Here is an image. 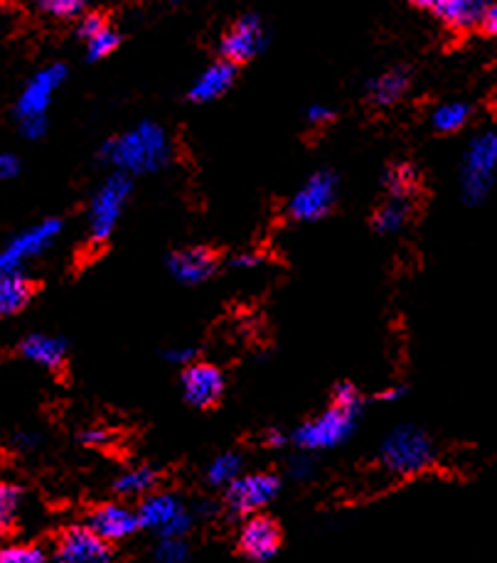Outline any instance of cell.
<instances>
[{
	"label": "cell",
	"instance_id": "1",
	"mask_svg": "<svg viewBox=\"0 0 497 563\" xmlns=\"http://www.w3.org/2000/svg\"><path fill=\"white\" fill-rule=\"evenodd\" d=\"M362 413V396L352 387V384L343 382L333 389V399L325 411H320L313 419L300 423L294 431L291 441L303 453H320L330 451L345 443L347 438L355 433L357 421Z\"/></svg>",
	"mask_w": 497,
	"mask_h": 563
},
{
	"label": "cell",
	"instance_id": "2",
	"mask_svg": "<svg viewBox=\"0 0 497 563\" xmlns=\"http://www.w3.org/2000/svg\"><path fill=\"white\" fill-rule=\"evenodd\" d=\"M103 158L123 175H151L173 161V141L168 131L153 121L119 133L103 145Z\"/></svg>",
	"mask_w": 497,
	"mask_h": 563
},
{
	"label": "cell",
	"instance_id": "3",
	"mask_svg": "<svg viewBox=\"0 0 497 563\" xmlns=\"http://www.w3.org/2000/svg\"><path fill=\"white\" fill-rule=\"evenodd\" d=\"M437 461V445L427 431L417 426H397L379 445V463L387 473L397 477H409L423 473Z\"/></svg>",
	"mask_w": 497,
	"mask_h": 563
},
{
	"label": "cell",
	"instance_id": "4",
	"mask_svg": "<svg viewBox=\"0 0 497 563\" xmlns=\"http://www.w3.org/2000/svg\"><path fill=\"white\" fill-rule=\"evenodd\" d=\"M131 190H133L131 177L123 173H111L107 180L99 185V190L95 192V197H91L89 217H87L91 242L101 244L117 232L123 210H126Z\"/></svg>",
	"mask_w": 497,
	"mask_h": 563
},
{
	"label": "cell",
	"instance_id": "5",
	"mask_svg": "<svg viewBox=\"0 0 497 563\" xmlns=\"http://www.w3.org/2000/svg\"><path fill=\"white\" fill-rule=\"evenodd\" d=\"M497 170V135L483 133L471 143L463 158L461 170V190L465 202L478 205L488 197Z\"/></svg>",
	"mask_w": 497,
	"mask_h": 563
},
{
	"label": "cell",
	"instance_id": "6",
	"mask_svg": "<svg viewBox=\"0 0 497 563\" xmlns=\"http://www.w3.org/2000/svg\"><path fill=\"white\" fill-rule=\"evenodd\" d=\"M139 521L141 529L153 531L155 537H183L192 529V515L190 509L183 505L178 495L170 493H155L146 495L139 505Z\"/></svg>",
	"mask_w": 497,
	"mask_h": 563
},
{
	"label": "cell",
	"instance_id": "7",
	"mask_svg": "<svg viewBox=\"0 0 497 563\" xmlns=\"http://www.w3.org/2000/svg\"><path fill=\"white\" fill-rule=\"evenodd\" d=\"M281 495V479L272 473H242L230 487H224V499L230 512L252 517L266 509Z\"/></svg>",
	"mask_w": 497,
	"mask_h": 563
},
{
	"label": "cell",
	"instance_id": "8",
	"mask_svg": "<svg viewBox=\"0 0 497 563\" xmlns=\"http://www.w3.org/2000/svg\"><path fill=\"white\" fill-rule=\"evenodd\" d=\"M338 197V180L333 173L320 170L308 177L288 200V217L296 222H318L333 210Z\"/></svg>",
	"mask_w": 497,
	"mask_h": 563
},
{
	"label": "cell",
	"instance_id": "9",
	"mask_svg": "<svg viewBox=\"0 0 497 563\" xmlns=\"http://www.w3.org/2000/svg\"><path fill=\"white\" fill-rule=\"evenodd\" d=\"M62 232L59 219H45L35 227L25 229L18 234L3 252H0V274H10V271H20L30 258H37L43 252L57 242Z\"/></svg>",
	"mask_w": 497,
	"mask_h": 563
},
{
	"label": "cell",
	"instance_id": "10",
	"mask_svg": "<svg viewBox=\"0 0 497 563\" xmlns=\"http://www.w3.org/2000/svg\"><path fill=\"white\" fill-rule=\"evenodd\" d=\"M55 563H113V544L91 527H69L55 544Z\"/></svg>",
	"mask_w": 497,
	"mask_h": 563
},
{
	"label": "cell",
	"instance_id": "11",
	"mask_svg": "<svg viewBox=\"0 0 497 563\" xmlns=\"http://www.w3.org/2000/svg\"><path fill=\"white\" fill-rule=\"evenodd\" d=\"M180 389L185 401L195 406V409H212L227 389L224 372L212 362L195 360L188 367H183Z\"/></svg>",
	"mask_w": 497,
	"mask_h": 563
},
{
	"label": "cell",
	"instance_id": "12",
	"mask_svg": "<svg viewBox=\"0 0 497 563\" xmlns=\"http://www.w3.org/2000/svg\"><path fill=\"white\" fill-rule=\"evenodd\" d=\"M284 544L281 527L276 525L272 517L266 515H252L244 517V525L236 537V547H240L242 556L252 563H266L272 561L278 549Z\"/></svg>",
	"mask_w": 497,
	"mask_h": 563
},
{
	"label": "cell",
	"instance_id": "13",
	"mask_svg": "<svg viewBox=\"0 0 497 563\" xmlns=\"http://www.w3.org/2000/svg\"><path fill=\"white\" fill-rule=\"evenodd\" d=\"M65 79H67V69L62 65H49L45 69H40L37 75L27 81L23 93H20L18 119L25 121V119L45 117L52 99H55V93Z\"/></svg>",
	"mask_w": 497,
	"mask_h": 563
},
{
	"label": "cell",
	"instance_id": "14",
	"mask_svg": "<svg viewBox=\"0 0 497 563\" xmlns=\"http://www.w3.org/2000/svg\"><path fill=\"white\" fill-rule=\"evenodd\" d=\"M266 45V27L262 18L244 15L227 30L222 37V59L232 65H242L246 59H254Z\"/></svg>",
	"mask_w": 497,
	"mask_h": 563
},
{
	"label": "cell",
	"instance_id": "15",
	"mask_svg": "<svg viewBox=\"0 0 497 563\" xmlns=\"http://www.w3.org/2000/svg\"><path fill=\"white\" fill-rule=\"evenodd\" d=\"M87 527L95 529L101 539L109 541V544H119V541L136 534L141 529V521L136 509H131L129 505L103 503L91 509Z\"/></svg>",
	"mask_w": 497,
	"mask_h": 563
},
{
	"label": "cell",
	"instance_id": "16",
	"mask_svg": "<svg viewBox=\"0 0 497 563\" xmlns=\"http://www.w3.org/2000/svg\"><path fill=\"white\" fill-rule=\"evenodd\" d=\"M409 3L429 10L453 30H471L483 23L490 0H409Z\"/></svg>",
	"mask_w": 497,
	"mask_h": 563
},
{
	"label": "cell",
	"instance_id": "17",
	"mask_svg": "<svg viewBox=\"0 0 497 563\" xmlns=\"http://www.w3.org/2000/svg\"><path fill=\"white\" fill-rule=\"evenodd\" d=\"M168 268L173 278L180 280V284L198 286V284H205L207 278L214 276L217 256L205 246H188L170 254Z\"/></svg>",
	"mask_w": 497,
	"mask_h": 563
},
{
	"label": "cell",
	"instance_id": "18",
	"mask_svg": "<svg viewBox=\"0 0 497 563\" xmlns=\"http://www.w3.org/2000/svg\"><path fill=\"white\" fill-rule=\"evenodd\" d=\"M234 81V65L227 59L212 62L210 67H205L200 71V77L195 79V85L190 87V99L195 103H210L214 99H220L222 93L232 87Z\"/></svg>",
	"mask_w": 497,
	"mask_h": 563
},
{
	"label": "cell",
	"instance_id": "19",
	"mask_svg": "<svg viewBox=\"0 0 497 563\" xmlns=\"http://www.w3.org/2000/svg\"><path fill=\"white\" fill-rule=\"evenodd\" d=\"M20 354L45 369H59L67 360V342L45 332H35L20 342Z\"/></svg>",
	"mask_w": 497,
	"mask_h": 563
},
{
	"label": "cell",
	"instance_id": "20",
	"mask_svg": "<svg viewBox=\"0 0 497 563\" xmlns=\"http://www.w3.org/2000/svg\"><path fill=\"white\" fill-rule=\"evenodd\" d=\"M35 296V284L20 271L0 274V318L18 316Z\"/></svg>",
	"mask_w": 497,
	"mask_h": 563
},
{
	"label": "cell",
	"instance_id": "21",
	"mask_svg": "<svg viewBox=\"0 0 497 563\" xmlns=\"http://www.w3.org/2000/svg\"><path fill=\"white\" fill-rule=\"evenodd\" d=\"M79 35H81V40H85L87 55L91 59L109 57L111 52L117 49L119 43H121V35L107 23V20L99 18V15H89V18L81 20Z\"/></svg>",
	"mask_w": 497,
	"mask_h": 563
},
{
	"label": "cell",
	"instance_id": "22",
	"mask_svg": "<svg viewBox=\"0 0 497 563\" xmlns=\"http://www.w3.org/2000/svg\"><path fill=\"white\" fill-rule=\"evenodd\" d=\"M409 87V77L404 69H387L369 81L367 97L375 107H391L397 103Z\"/></svg>",
	"mask_w": 497,
	"mask_h": 563
},
{
	"label": "cell",
	"instance_id": "23",
	"mask_svg": "<svg viewBox=\"0 0 497 563\" xmlns=\"http://www.w3.org/2000/svg\"><path fill=\"white\" fill-rule=\"evenodd\" d=\"M155 487H158V473L151 471L146 465L129 467V471H123L117 477V483H113V489H117V495H121L123 499H143L146 495L155 493Z\"/></svg>",
	"mask_w": 497,
	"mask_h": 563
},
{
	"label": "cell",
	"instance_id": "24",
	"mask_svg": "<svg viewBox=\"0 0 497 563\" xmlns=\"http://www.w3.org/2000/svg\"><path fill=\"white\" fill-rule=\"evenodd\" d=\"M411 217V200H401V197H387L375 212V229L379 234H397L407 227Z\"/></svg>",
	"mask_w": 497,
	"mask_h": 563
},
{
	"label": "cell",
	"instance_id": "25",
	"mask_svg": "<svg viewBox=\"0 0 497 563\" xmlns=\"http://www.w3.org/2000/svg\"><path fill=\"white\" fill-rule=\"evenodd\" d=\"M468 121H471V107L463 101L441 103V107L433 109V113H431V126L439 133L461 131Z\"/></svg>",
	"mask_w": 497,
	"mask_h": 563
},
{
	"label": "cell",
	"instance_id": "26",
	"mask_svg": "<svg viewBox=\"0 0 497 563\" xmlns=\"http://www.w3.org/2000/svg\"><path fill=\"white\" fill-rule=\"evenodd\" d=\"M385 187L387 197H401V200H413L419 187V175L407 163L391 165L385 175Z\"/></svg>",
	"mask_w": 497,
	"mask_h": 563
},
{
	"label": "cell",
	"instance_id": "27",
	"mask_svg": "<svg viewBox=\"0 0 497 563\" xmlns=\"http://www.w3.org/2000/svg\"><path fill=\"white\" fill-rule=\"evenodd\" d=\"M20 509H23V489L0 479V537L15 529Z\"/></svg>",
	"mask_w": 497,
	"mask_h": 563
},
{
	"label": "cell",
	"instance_id": "28",
	"mask_svg": "<svg viewBox=\"0 0 497 563\" xmlns=\"http://www.w3.org/2000/svg\"><path fill=\"white\" fill-rule=\"evenodd\" d=\"M242 475V455L222 453L207 467V483L212 487H230Z\"/></svg>",
	"mask_w": 497,
	"mask_h": 563
},
{
	"label": "cell",
	"instance_id": "29",
	"mask_svg": "<svg viewBox=\"0 0 497 563\" xmlns=\"http://www.w3.org/2000/svg\"><path fill=\"white\" fill-rule=\"evenodd\" d=\"M0 563H49V556L40 544H8L0 549Z\"/></svg>",
	"mask_w": 497,
	"mask_h": 563
},
{
	"label": "cell",
	"instance_id": "30",
	"mask_svg": "<svg viewBox=\"0 0 497 563\" xmlns=\"http://www.w3.org/2000/svg\"><path fill=\"white\" fill-rule=\"evenodd\" d=\"M190 556V549L183 537H161L153 549L155 563H185Z\"/></svg>",
	"mask_w": 497,
	"mask_h": 563
},
{
	"label": "cell",
	"instance_id": "31",
	"mask_svg": "<svg viewBox=\"0 0 497 563\" xmlns=\"http://www.w3.org/2000/svg\"><path fill=\"white\" fill-rule=\"evenodd\" d=\"M33 3L47 15L55 18H75L85 10L87 0H33Z\"/></svg>",
	"mask_w": 497,
	"mask_h": 563
},
{
	"label": "cell",
	"instance_id": "32",
	"mask_svg": "<svg viewBox=\"0 0 497 563\" xmlns=\"http://www.w3.org/2000/svg\"><path fill=\"white\" fill-rule=\"evenodd\" d=\"M79 441L89 448H103L109 445L111 433L107 429H101V426H91V429H85L79 433Z\"/></svg>",
	"mask_w": 497,
	"mask_h": 563
},
{
	"label": "cell",
	"instance_id": "33",
	"mask_svg": "<svg viewBox=\"0 0 497 563\" xmlns=\"http://www.w3.org/2000/svg\"><path fill=\"white\" fill-rule=\"evenodd\" d=\"M308 123L310 126H328L330 121L335 119V111L328 107V103H313V107L308 109Z\"/></svg>",
	"mask_w": 497,
	"mask_h": 563
},
{
	"label": "cell",
	"instance_id": "34",
	"mask_svg": "<svg viewBox=\"0 0 497 563\" xmlns=\"http://www.w3.org/2000/svg\"><path fill=\"white\" fill-rule=\"evenodd\" d=\"M165 360L170 364H178V367H188V364L195 362V350L192 347H170L165 352Z\"/></svg>",
	"mask_w": 497,
	"mask_h": 563
},
{
	"label": "cell",
	"instance_id": "35",
	"mask_svg": "<svg viewBox=\"0 0 497 563\" xmlns=\"http://www.w3.org/2000/svg\"><path fill=\"white\" fill-rule=\"evenodd\" d=\"M20 129L27 135V139H43L45 131H47V117H40V119H25L20 121Z\"/></svg>",
	"mask_w": 497,
	"mask_h": 563
},
{
	"label": "cell",
	"instance_id": "36",
	"mask_svg": "<svg viewBox=\"0 0 497 563\" xmlns=\"http://www.w3.org/2000/svg\"><path fill=\"white\" fill-rule=\"evenodd\" d=\"M313 473V461H310V453L298 455L291 463V477L294 479H308V475Z\"/></svg>",
	"mask_w": 497,
	"mask_h": 563
},
{
	"label": "cell",
	"instance_id": "37",
	"mask_svg": "<svg viewBox=\"0 0 497 563\" xmlns=\"http://www.w3.org/2000/svg\"><path fill=\"white\" fill-rule=\"evenodd\" d=\"M481 25L485 27V33L497 37V0H490L488 8H485V15H483Z\"/></svg>",
	"mask_w": 497,
	"mask_h": 563
},
{
	"label": "cell",
	"instance_id": "38",
	"mask_svg": "<svg viewBox=\"0 0 497 563\" xmlns=\"http://www.w3.org/2000/svg\"><path fill=\"white\" fill-rule=\"evenodd\" d=\"M258 264H262V256L254 254V252H242V254H236V256L232 258V266L240 268V271L256 268Z\"/></svg>",
	"mask_w": 497,
	"mask_h": 563
},
{
	"label": "cell",
	"instance_id": "39",
	"mask_svg": "<svg viewBox=\"0 0 497 563\" xmlns=\"http://www.w3.org/2000/svg\"><path fill=\"white\" fill-rule=\"evenodd\" d=\"M18 173V158L10 153H0V180H8Z\"/></svg>",
	"mask_w": 497,
	"mask_h": 563
},
{
	"label": "cell",
	"instance_id": "40",
	"mask_svg": "<svg viewBox=\"0 0 497 563\" xmlns=\"http://www.w3.org/2000/svg\"><path fill=\"white\" fill-rule=\"evenodd\" d=\"M288 443V438L281 433V431H268V435H266V445H272V448H284Z\"/></svg>",
	"mask_w": 497,
	"mask_h": 563
},
{
	"label": "cell",
	"instance_id": "41",
	"mask_svg": "<svg viewBox=\"0 0 497 563\" xmlns=\"http://www.w3.org/2000/svg\"><path fill=\"white\" fill-rule=\"evenodd\" d=\"M404 394H407V391H404L401 387H395V389H387V391H382V399H387V401H397V399H401Z\"/></svg>",
	"mask_w": 497,
	"mask_h": 563
},
{
	"label": "cell",
	"instance_id": "42",
	"mask_svg": "<svg viewBox=\"0 0 497 563\" xmlns=\"http://www.w3.org/2000/svg\"><path fill=\"white\" fill-rule=\"evenodd\" d=\"M0 3H5V0H0Z\"/></svg>",
	"mask_w": 497,
	"mask_h": 563
}]
</instances>
